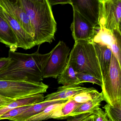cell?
I'll use <instances>...</instances> for the list:
<instances>
[{
  "label": "cell",
  "mask_w": 121,
  "mask_h": 121,
  "mask_svg": "<svg viewBox=\"0 0 121 121\" xmlns=\"http://www.w3.org/2000/svg\"><path fill=\"white\" fill-rule=\"evenodd\" d=\"M3 1L15 19L34 40V30L30 18L23 9L20 0H3Z\"/></svg>",
  "instance_id": "7c38bea8"
},
{
  "label": "cell",
  "mask_w": 121,
  "mask_h": 121,
  "mask_svg": "<svg viewBox=\"0 0 121 121\" xmlns=\"http://www.w3.org/2000/svg\"><path fill=\"white\" fill-rule=\"evenodd\" d=\"M94 121H109L105 112L100 108L96 109L92 113Z\"/></svg>",
  "instance_id": "484cf974"
},
{
  "label": "cell",
  "mask_w": 121,
  "mask_h": 121,
  "mask_svg": "<svg viewBox=\"0 0 121 121\" xmlns=\"http://www.w3.org/2000/svg\"><path fill=\"white\" fill-rule=\"evenodd\" d=\"M100 27L113 30L119 28L121 18V0H99Z\"/></svg>",
  "instance_id": "52a82bcc"
},
{
  "label": "cell",
  "mask_w": 121,
  "mask_h": 121,
  "mask_svg": "<svg viewBox=\"0 0 121 121\" xmlns=\"http://www.w3.org/2000/svg\"><path fill=\"white\" fill-rule=\"evenodd\" d=\"M45 97L43 94H35L23 99H17L0 109V118L9 111L15 108L24 106H30L43 101Z\"/></svg>",
  "instance_id": "e0dca14e"
},
{
  "label": "cell",
  "mask_w": 121,
  "mask_h": 121,
  "mask_svg": "<svg viewBox=\"0 0 121 121\" xmlns=\"http://www.w3.org/2000/svg\"><path fill=\"white\" fill-rule=\"evenodd\" d=\"M68 62L77 72L88 73L102 81V76L94 47L91 41L75 42Z\"/></svg>",
  "instance_id": "3957f363"
},
{
  "label": "cell",
  "mask_w": 121,
  "mask_h": 121,
  "mask_svg": "<svg viewBox=\"0 0 121 121\" xmlns=\"http://www.w3.org/2000/svg\"><path fill=\"white\" fill-rule=\"evenodd\" d=\"M101 94L102 92L99 93L96 90L92 87L90 88L88 90L78 94L71 98L76 102L82 104L96 99Z\"/></svg>",
  "instance_id": "44dd1931"
},
{
  "label": "cell",
  "mask_w": 121,
  "mask_h": 121,
  "mask_svg": "<svg viewBox=\"0 0 121 121\" xmlns=\"http://www.w3.org/2000/svg\"><path fill=\"white\" fill-rule=\"evenodd\" d=\"M109 121H110V120H109Z\"/></svg>",
  "instance_id": "e575fe53"
},
{
  "label": "cell",
  "mask_w": 121,
  "mask_h": 121,
  "mask_svg": "<svg viewBox=\"0 0 121 121\" xmlns=\"http://www.w3.org/2000/svg\"><path fill=\"white\" fill-rule=\"evenodd\" d=\"M57 78L58 84L63 86H78L81 84L77 76V72L72 65L68 62L63 72Z\"/></svg>",
  "instance_id": "ac0fdd59"
},
{
  "label": "cell",
  "mask_w": 121,
  "mask_h": 121,
  "mask_svg": "<svg viewBox=\"0 0 121 121\" xmlns=\"http://www.w3.org/2000/svg\"><path fill=\"white\" fill-rule=\"evenodd\" d=\"M0 16L6 21L15 33L17 41L18 48L27 50L36 46L34 38L15 19L3 0H0Z\"/></svg>",
  "instance_id": "ba28073f"
},
{
  "label": "cell",
  "mask_w": 121,
  "mask_h": 121,
  "mask_svg": "<svg viewBox=\"0 0 121 121\" xmlns=\"http://www.w3.org/2000/svg\"><path fill=\"white\" fill-rule=\"evenodd\" d=\"M90 88L79 86H63L58 87L57 91L45 97V101L69 99L75 95L88 90Z\"/></svg>",
  "instance_id": "9a60e30c"
},
{
  "label": "cell",
  "mask_w": 121,
  "mask_h": 121,
  "mask_svg": "<svg viewBox=\"0 0 121 121\" xmlns=\"http://www.w3.org/2000/svg\"><path fill=\"white\" fill-rule=\"evenodd\" d=\"M31 106L20 107L12 109L1 116L0 118V120L8 119L11 121V119L17 116L24 111L28 109Z\"/></svg>",
  "instance_id": "d4e9b609"
},
{
  "label": "cell",
  "mask_w": 121,
  "mask_h": 121,
  "mask_svg": "<svg viewBox=\"0 0 121 121\" xmlns=\"http://www.w3.org/2000/svg\"><path fill=\"white\" fill-rule=\"evenodd\" d=\"M105 101L103 93L99 97L82 104L69 115V117L85 113L92 114L94 111L99 108L102 102Z\"/></svg>",
  "instance_id": "d6986e66"
},
{
  "label": "cell",
  "mask_w": 121,
  "mask_h": 121,
  "mask_svg": "<svg viewBox=\"0 0 121 121\" xmlns=\"http://www.w3.org/2000/svg\"><path fill=\"white\" fill-rule=\"evenodd\" d=\"M69 99L45 101L31 105L30 108L21 113L17 116L11 119L12 121H27L29 118L41 113L50 105L58 103H65Z\"/></svg>",
  "instance_id": "5bb4252c"
},
{
  "label": "cell",
  "mask_w": 121,
  "mask_h": 121,
  "mask_svg": "<svg viewBox=\"0 0 121 121\" xmlns=\"http://www.w3.org/2000/svg\"><path fill=\"white\" fill-rule=\"evenodd\" d=\"M48 88L42 82L0 80V95L13 100L46 93Z\"/></svg>",
  "instance_id": "277c9868"
},
{
  "label": "cell",
  "mask_w": 121,
  "mask_h": 121,
  "mask_svg": "<svg viewBox=\"0 0 121 121\" xmlns=\"http://www.w3.org/2000/svg\"><path fill=\"white\" fill-rule=\"evenodd\" d=\"M39 46L37 52L30 54L9 50L8 57L10 62L0 71V80L42 82L43 71L52 51L47 54H40Z\"/></svg>",
  "instance_id": "6da1fadb"
},
{
  "label": "cell",
  "mask_w": 121,
  "mask_h": 121,
  "mask_svg": "<svg viewBox=\"0 0 121 121\" xmlns=\"http://www.w3.org/2000/svg\"><path fill=\"white\" fill-rule=\"evenodd\" d=\"M73 21L70 29L75 42L79 40L91 41L96 33V27L73 9Z\"/></svg>",
  "instance_id": "30bf717a"
},
{
  "label": "cell",
  "mask_w": 121,
  "mask_h": 121,
  "mask_svg": "<svg viewBox=\"0 0 121 121\" xmlns=\"http://www.w3.org/2000/svg\"><path fill=\"white\" fill-rule=\"evenodd\" d=\"M103 108L110 121H121V107H114L107 104Z\"/></svg>",
  "instance_id": "603a6c76"
},
{
  "label": "cell",
  "mask_w": 121,
  "mask_h": 121,
  "mask_svg": "<svg viewBox=\"0 0 121 121\" xmlns=\"http://www.w3.org/2000/svg\"><path fill=\"white\" fill-rule=\"evenodd\" d=\"M16 100L10 99L0 95V109L7 106Z\"/></svg>",
  "instance_id": "83f0119b"
},
{
  "label": "cell",
  "mask_w": 121,
  "mask_h": 121,
  "mask_svg": "<svg viewBox=\"0 0 121 121\" xmlns=\"http://www.w3.org/2000/svg\"><path fill=\"white\" fill-rule=\"evenodd\" d=\"M65 103H58L50 105L41 113L29 118L27 121H42L50 119L53 112Z\"/></svg>",
  "instance_id": "7402d4cb"
},
{
  "label": "cell",
  "mask_w": 121,
  "mask_h": 121,
  "mask_svg": "<svg viewBox=\"0 0 121 121\" xmlns=\"http://www.w3.org/2000/svg\"><path fill=\"white\" fill-rule=\"evenodd\" d=\"M71 5L94 27L99 26V0H72Z\"/></svg>",
  "instance_id": "8fae6325"
},
{
  "label": "cell",
  "mask_w": 121,
  "mask_h": 121,
  "mask_svg": "<svg viewBox=\"0 0 121 121\" xmlns=\"http://www.w3.org/2000/svg\"><path fill=\"white\" fill-rule=\"evenodd\" d=\"M35 32V45L51 43L55 39L57 23L48 0H20Z\"/></svg>",
  "instance_id": "7a4b0ae2"
},
{
  "label": "cell",
  "mask_w": 121,
  "mask_h": 121,
  "mask_svg": "<svg viewBox=\"0 0 121 121\" xmlns=\"http://www.w3.org/2000/svg\"><path fill=\"white\" fill-rule=\"evenodd\" d=\"M81 103H77L70 98L61 107L56 109L50 117V119H65L69 117V115L79 107Z\"/></svg>",
  "instance_id": "ffe728a7"
},
{
  "label": "cell",
  "mask_w": 121,
  "mask_h": 121,
  "mask_svg": "<svg viewBox=\"0 0 121 121\" xmlns=\"http://www.w3.org/2000/svg\"><path fill=\"white\" fill-rule=\"evenodd\" d=\"M10 62V59L8 57L0 58V71L6 67Z\"/></svg>",
  "instance_id": "f546056e"
},
{
  "label": "cell",
  "mask_w": 121,
  "mask_h": 121,
  "mask_svg": "<svg viewBox=\"0 0 121 121\" xmlns=\"http://www.w3.org/2000/svg\"><path fill=\"white\" fill-rule=\"evenodd\" d=\"M77 75L81 84L90 82L102 86V81L91 75L84 72H77Z\"/></svg>",
  "instance_id": "cb8c5ba5"
},
{
  "label": "cell",
  "mask_w": 121,
  "mask_h": 121,
  "mask_svg": "<svg viewBox=\"0 0 121 121\" xmlns=\"http://www.w3.org/2000/svg\"><path fill=\"white\" fill-rule=\"evenodd\" d=\"M119 29L121 32V21H120V23H119Z\"/></svg>",
  "instance_id": "1f68e13d"
},
{
  "label": "cell",
  "mask_w": 121,
  "mask_h": 121,
  "mask_svg": "<svg viewBox=\"0 0 121 121\" xmlns=\"http://www.w3.org/2000/svg\"><path fill=\"white\" fill-rule=\"evenodd\" d=\"M82 121H94L93 116H92V114H91L90 116L87 117L85 118V119Z\"/></svg>",
  "instance_id": "4dcf8cb0"
},
{
  "label": "cell",
  "mask_w": 121,
  "mask_h": 121,
  "mask_svg": "<svg viewBox=\"0 0 121 121\" xmlns=\"http://www.w3.org/2000/svg\"><path fill=\"white\" fill-rule=\"evenodd\" d=\"M0 43H1V42L0 41Z\"/></svg>",
  "instance_id": "d6a6232c"
},
{
  "label": "cell",
  "mask_w": 121,
  "mask_h": 121,
  "mask_svg": "<svg viewBox=\"0 0 121 121\" xmlns=\"http://www.w3.org/2000/svg\"></svg>",
  "instance_id": "836d02e7"
},
{
  "label": "cell",
  "mask_w": 121,
  "mask_h": 121,
  "mask_svg": "<svg viewBox=\"0 0 121 121\" xmlns=\"http://www.w3.org/2000/svg\"><path fill=\"white\" fill-rule=\"evenodd\" d=\"M0 41L10 48V50L15 52L17 41L15 33L6 21L0 16Z\"/></svg>",
  "instance_id": "2e32d148"
},
{
  "label": "cell",
  "mask_w": 121,
  "mask_h": 121,
  "mask_svg": "<svg viewBox=\"0 0 121 121\" xmlns=\"http://www.w3.org/2000/svg\"><path fill=\"white\" fill-rule=\"evenodd\" d=\"M91 114L85 113L74 117H71L68 118L67 121H82Z\"/></svg>",
  "instance_id": "4316f807"
},
{
  "label": "cell",
  "mask_w": 121,
  "mask_h": 121,
  "mask_svg": "<svg viewBox=\"0 0 121 121\" xmlns=\"http://www.w3.org/2000/svg\"><path fill=\"white\" fill-rule=\"evenodd\" d=\"M51 6L59 4H72V0H48Z\"/></svg>",
  "instance_id": "f1b7e54d"
},
{
  "label": "cell",
  "mask_w": 121,
  "mask_h": 121,
  "mask_svg": "<svg viewBox=\"0 0 121 121\" xmlns=\"http://www.w3.org/2000/svg\"><path fill=\"white\" fill-rule=\"evenodd\" d=\"M92 43L101 70L102 80L109 69L113 53L107 45Z\"/></svg>",
  "instance_id": "4fadbf2b"
},
{
  "label": "cell",
  "mask_w": 121,
  "mask_h": 121,
  "mask_svg": "<svg viewBox=\"0 0 121 121\" xmlns=\"http://www.w3.org/2000/svg\"><path fill=\"white\" fill-rule=\"evenodd\" d=\"M92 42L108 46L117 59L121 68V32L119 28L113 30L96 27Z\"/></svg>",
  "instance_id": "9c48e42d"
},
{
  "label": "cell",
  "mask_w": 121,
  "mask_h": 121,
  "mask_svg": "<svg viewBox=\"0 0 121 121\" xmlns=\"http://www.w3.org/2000/svg\"><path fill=\"white\" fill-rule=\"evenodd\" d=\"M102 92L107 104L114 107H121V68L113 54L109 69L102 78Z\"/></svg>",
  "instance_id": "5b68a950"
},
{
  "label": "cell",
  "mask_w": 121,
  "mask_h": 121,
  "mask_svg": "<svg viewBox=\"0 0 121 121\" xmlns=\"http://www.w3.org/2000/svg\"><path fill=\"white\" fill-rule=\"evenodd\" d=\"M70 49L63 41H60L52 50L42 73L43 77L57 79L67 64Z\"/></svg>",
  "instance_id": "8992f818"
}]
</instances>
